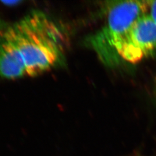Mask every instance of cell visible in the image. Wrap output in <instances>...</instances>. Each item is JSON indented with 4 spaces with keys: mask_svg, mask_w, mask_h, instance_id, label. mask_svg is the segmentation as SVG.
<instances>
[{
    "mask_svg": "<svg viewBox=\"0 0 156 156\" xmlns=\"http://www.w3.org/2000/svg\"><path fill=\"white\" fill-rule=\"evenodd\" d=\"M67 35L45 12L34 10L0 37V78L35 76L57 66L66 53Z\"/></svg>",
    "mask_w": 156,
    "mask_h": 156,
    "instance_id": "obj_1",
    "label": "cell"
},
{
    "mask_svg": "<svg viewBox=\"0 0 156 156\" xmlns=\"http://www.w3.org/2000/svg\"><path fill=\"white\" fill-rule=\"evenodd\" d=\"M147 12V1H118L109 6L106 22L90 39L100 60L108 66L118 63L117 52L124 37L135 22Z\"/></svg>",
    "mask_w": 156,
    "mask_h": 156,
    "instance_id": "obj_2",
    "label": "cell"
},
{
    "mask_svg": "<svg viewBox=\"0 0 156 156\" xmlns=\"http://www.w3.org/2000/svg\"><path fill=\"white\" fill-rule=\"evenodd\" d=\"M156 50V23L149 13L140 17L129 28L118 50L120 60L136 64Z\"/></svg>",
    "mask_w": 156,
    "mask_h": 156,
    "instance_id": "obj_3",
    "label": "cell"
},
{
    "mask_svg": "<svg viewBox=\"0 0 156 156\" xmlns=\"http://www.w3.org/2000/svg\"><path fill=\"white\" fill-rule=\"evenodd\" d=\"M148 2V11L149 15L151 16L154 22L156 23V0L147 1Z\"/></svg>",
    "mask_w": 156,
    "mask_h": 156,
    "instance_id": "obj_4",
    "label": "cell"
},
{
    "mask_svg": "<svg viewBox=\"0 0 156 156\" xmlns=\"http://www.w3.org/2000/svg\"><path fill=\"white\" fill-rule=\"evenodd\" d=\"M7 26H8V24L5 23L0 18V37L4 33V31H5Z\"/></svg>",
    "mask_w": 156,
    "mask_h": 156,
    "instance_id": "obj_5",
    "label": "cell"
}]
</instances>
